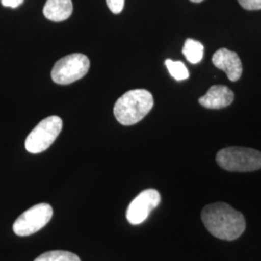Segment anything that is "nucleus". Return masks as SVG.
Here are the masks:
<instances>
[{
  "label": "nucleus",
  "mask_w": 261,
  "mask_h": 261,
  "mask_svg": "<svg viewBox=\"0 0 261 261\" xmlns=\"http://www.w3.org/2000/svg\"><path fill=\"white\" fill-rule=\"evenodd\" d=\"M63 122L59 116L53 115L43 119L30 132L25 140V149L29 153H42L56 141L62 130Z\"/></svg>",
  "instance_id": "4"
},
{
  "label": "nucleus",
  "mask_w": 261,
  "mask_h": 261,
  "mask_svg": "<svg viewBox=\"0 0 261 261\" xmlns=\"http://www.w3.org/2000/svg\"><path fill=\"white\" fill-rule=\"evenodd\" d=\"M24 0H1V4L4 7L16 9L23 3Z\"/></svg>",
  "instance_id": "16"
},
{
  "label": "nucleus",
  "mask_w": 261,
  "mask_h": 261,
  "mask_svg": "<svg viewBox=\"0 0 261 261\" xmlns=\"http://www.w3.org/2000/svg\"><path fill=\"white\" fill-rule=\"evenodd\" d=\"M54 215L53 207L47 203H39L30 207L19 216L13 224L14 232L18 236L36 233L50 221Z\"/></svg>",
  "instance_id": "6"
},
{
  "label": "nucleus",
  "mask_w": 261,
  "mask_h": 261,
  "mask_svg": "<svg viewBox=\"0 0 261 261\" xmlns=\"http://www.w3.org/2000/svg\"><path fill=\"white\" fill-rule=\"evenodd\" d=\"M154 99L145 89H134L122 95L116 101L113 113L117 121L124 126H130L141 121L152 110Z\"/></svg>",
  "instance_id": "2"
},
{
  "label": "nucleus",
  "mask_w": 261,
  "mask_h": 261,
  "mask_svg": "<svg viewBox=\"0 0 261 261\" xmlns=\"http://www.w3.org/2000/svg\"><path fill=\"white\" fill-rule=\"evenodd\" d=\"M44 16L51 21H63L69 19L73 13L72 0H47L44 9Z\"/></svg>",
  "instance_id": "10"
},
{
  "label": "nucleus",
  "mask_w": 261,
  "mask_h": 261,
  "mask_svg": "<svg viewBox=\"0 0 261 261\" xmlns=\"http://www.w3.org/2000/svg\"><path fill=\"white\" fill-rule=\"evenodd\" d=\"M182 53L190 63L197 64L202 60L204 47L198 41L193 39H187Z\"/></svg>",
  "instance_id": "11"
},
{
  "label": "nucleus",
  "mask_w": 261,
  "mask_h": 261,
  "mask_svg": "<svg viewBox=\"0 0 261 261\" xmlns=\"http://www.w3.org/2000/svg\"><path fill=\"white\" fill-rule=\"evenodd\" d=\"M166 66L170 75L178 82L185 81L190 75L186 66L181 61H173L171 59H167Z\"/></svg>",
  "instance_id": "13"
},
{
  "label": "nucleus",
  "mask_w": 261,
  "mask_h": 261,
  "mask_svg": "<svg viewBox=\"0 0 261 261\" xmlns=\"http://www.w3.org/2000/svg\"><path fill=\"white\" fill-rule=\"evenodd\" d=\"M34 261H81V258L73 252L51 251L42 253Z\"/></svg>",
  "instance_id": "12"
},
{
  "label": "nucleus",
  "mask_w": 261,
  "mask_h": 261,
  "mask_svg": "<svg viewBox=\"0 0 261 261\" xmlns=\"http://www.w3.org/2000/svg\"><path fill=\"white\" fill-rule=\"evenodd\" d=\"M201 220L210 233L225 241L236 240L246 228L242 213L224 202L206 205L201 212Z\"/></svg>",
  "instance_id": "1"
},
{
  "label": "nucleus",
  "mask_w": 261,
  "mask_h": 261,
  "mask_svg": "<svg viewBox=\"0 0 261 261\" xmlns=\"http://www.w3.org/2000/svg\"><path fill=\"white\" fill-rule=\"evenodd\" d=\"M190 1H192V2H194V3H200V2H202V1H204V0H190Z\"/></svg>",
  "instance_id": "17"
},
{
  "label": "nucleus",
  "mask_w": 261,
  "mask_h": 261,
  "mask_svg": "<svg viewBox=\"0 0 261 261\" xmlns=\"http://www.w3.org/2000/svg\"><path fill=\"white\" fill-rule=\"evenodd\" d=\"M90 68L88 57L73 54L59 59L51 70V79L57 84L67 85L83 79Z\"/></svg>",
  "instance_id": "5"
},
{
  "label": "nucleus",
  "mask_w": 261,
  "mask_h": 261,
  "mask_svg": "<svg viewBox=\"0 0 261 261\" xmlns=\"http://www.w3.org/2000/svg\"><path fill=\"white\" fill-rule=\"evenodd\" d=\"M161 202V195L155 189H147L140 193L127 209L126 217L130 224H142Z\"/></svg>",
  "instance_id": "7"
},
{
  "label": "nucleus",
  "mask_w": 261,
  "mask_h": 261,
  "mask_svg": "<svg viewBox=\"0 0 261 261\" xmlns=\"http://www.w3.org/2000/svg\"><path fill=\"white\" fill-rule=\"evenodd\" d=\"M233 101V91L224 85H214L210 87L207 93L198 100L202 107L210 110L224 109L231 105Z\"/></svg>",
  "instance_id": "9"
},
{
  "label": "nucleus",
  "mask_w": 261,
  "mask_h": 261,
  "mask_svg": "<svg viewBox=\"0 0 261 261\" xmlns=\"http://www.w3.org/2000/svg\"><path fill=\"white\" fill-rule=\"evenodd\" d=\"M216 161L227 171H254L261 168V152L246 147H227L218 152Z\"/></svg>",
  "instance_id": "3"
},
{
  "label": "nucleus",
  "mask_w": 261,
  "mask_h": 261,
  "mask_svg": "<svg viewBox=\"0 0 261 261\" xmlns=\"http://www.w3.org/2000/svg\"><path fill=\"white\" fill-rule=\"evenodd\" d=\"M109 9L112 11L113 14H120L124 9L125 0H106Z\"/></svg>",
  "instance_id": "15"
},
{
  "label": "nucleus",
  "mask_w": 261,
  "mask_h": 261,
  "mask_svg": "<svg viewBox=\"0 0 261 261\" xmlns=\"http://www.w3.org/2000/svg\"><path fill=\"white\" fill-rule=\"evenodd\" d=\"M212 62L218 69L223 70L231 82H237L242 75V62L239 56L227 48L218 49L212 57Z\"/></svg>",
  "instance_id": "8"
},
{
  "label": "nucleus",
  "mask_w": 261,
  "mask_h": 261,
  "mask_svg": "<svg viewBox=\"0 0 261 261\" xmlns=\"http://www.w3.org/2000/svg\"><path fill=\"white\" fill-rule=\"evenodd\" d=\"M241 7L249 11L261 10V0H237Z\"/></svg>",
  "instance_id": "14"
}]
</instances>
